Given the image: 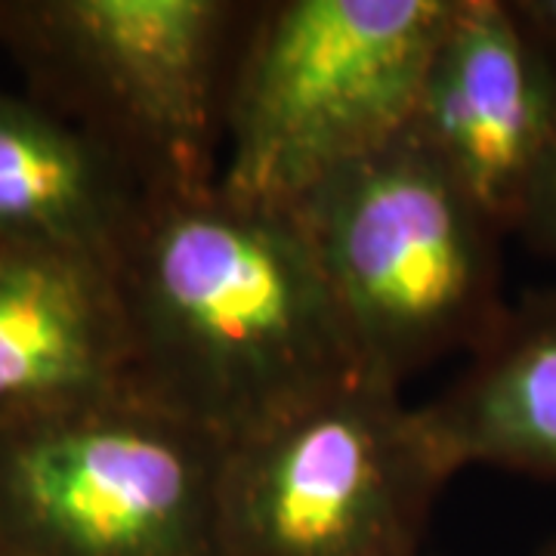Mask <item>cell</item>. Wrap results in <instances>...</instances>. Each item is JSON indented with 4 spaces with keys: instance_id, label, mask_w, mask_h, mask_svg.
<instances>
[{
    "instance_id": "obj_14",
    "label": "cell",
    "mask_w": 556,
    "mask_h": 556,
    "mask_svg": "<svg viewBox=\"0 0 556 556\" xmlns=\"http://www.w3.org/2000/svg\"><path fill=\"white\" fill-rule=\"evenodd\" d=\"M0 556H7V551H3V547H0Z\"/></svg>"
},
{
    "instance_id": "obj_12",
    "label": "cell",
    "mask_w": 556,
    "mask_h": 556,
    "mask_svg": "<svg viewBox=\"0 0 556 556\" xmlns=\"http://www.w3.org/2000/svg\"><path fill=\"white\" fill-rule=\"evenodd\" d=\"M514 10L522 25L532 31V38L556 62V0H514Z\"/></svg>"
},
{
    "instance_id": "obj_5",
    "label": "cell",
    "mask_w": 556,
    "mask_h": 556,
    "mask_svg": "<svg viewBox=\"0 0 556 556\" xmlns=\"http://www.w3.org/2000/svg\"><path fill=\"white\" fill-rule=\"evenodd\" d=\"M455 477L420 408L362 375L226 448L223 556H408Z\"/></svg>"
},
{
    "instance_id": "obj_8",
    "label": "cell",
    "mask_w": 556,
    "mask_h": 556,
    "mask_svg": "<svg viewBox=\"0 0 556 556\" xmlns=\"http://www.w3.org/2000/svg\"><path fill=\"white\" fill-rule=\"evenodd\" d=\"M130 387L115 269L0 244V427Z\"/></svg>"
},
{
    "instance_id": "obj_3",
    "label": "cell",
    "mask_w": 556,
    "mask_h": 556,
    "mask_svg": "<svg viewBox=\"0 0 556 556\" xmlns=\"http://www.w3.org/2000/svg\"><path fill=\"white\" fill-rule=\"evenodd\" d=\"M362 368L402 380L473 353L507 313L501 229L412 139H393L316 182L288 207Z\"/></svg>"
},
{
    "instance_id": "obj_2",
    "label": "cell",
    "mask_w": 556,
    "mask_h": 556,
    "mask_svg": "<svg viewBox=\"0 0 556 556\" xmlns=\"http://www.w3.org/2000/svg\"><path fill=\"white\" fill-rule=\"evenodd\" d=\"M452 13L455 0L251 7L223 102L219 189L288 211L402 137Z\"/></svg>"
},
{
    "instance_id": "obj_6",
    "label": "cell",
    "mask_w": 556,
    "mask_h": 556,
    "mask_svg": "<svg viewBox=\"0 0 556 556\" xmlns=\"http://www.w3.org/2000/svg\"><path fill=\"white\" fill-rule=\"evenodd\" d=\"M248 13L232 0H40L0 16L146 192H182L217 182L226 84Z\"/></svg>"
},
{
    "instance_id": "obj_4",
    "label": "cell",
    "mask_w": 556,
    "mask_h": 556,
    "mask_svg": "<svg viewBox=\"0 0 556 556\" xmlns=\"http://www.w3.org/2000/svg\"><path fill=\"white\" fill-rule=\"evenodd\" d=\"M226 445L134 387L0 427L7 556H223Z\"/></svg>"
},
{
    "instance_id": "obj_11",
    "label": "cell",
    "mask_w": 556,
    "mask_h": 556,
    "mask_svg": "<svg viewBox=\"0 0 556 556\" xmlns=\"http://www.w3.org/2000/svg\"><path fill=\"white\" fill-rule=\"evenodd\" d=\"M514 232L529 241L538 254L556 260V146L526 195Z\"/></svg>"
},
{
    "instance_id": "obj_1",
    "label": "cell",
    "mask_w": 556,
    "mask_h": 556,
    "mask_svg": "<svg viewBox=\"0 0 556 556\" xmlns=\"http://www.w3.org/2000/svg\"><path fill=\"white\" fill-rule=\"evenodd\" d=\"M115 285L130 387L226 448L368 375L298 217L217 182L146 192Z\"/></svg>"
},
{
    "instance_id": "obj_9",
    "label": "cell",
    "mask_w": 556,
    "mask_h": 556,
    "mask_svg": "<svg viewBox=\"0 0 556 556\" xmlns=\"http://www.w3.org/2000/svg\"><path fill=\"white\" fill-rule=\"evenodd\" d=\"M142 199L137 174L78 121L0 90V244L115 269Z\"/></svg>"
},
{
    "instance_id": "obj_7",
    "label": "cell",
    "mask_w": 556,
    "mask_h": 556,
    "mask_svg": "<svg viewBox=\"0 0 556 556\" xmlns=\"http://www.w3.org/2000/svg\"><path fill=\"white\" fill-rule=\"evenodd\" d=\"M405 137L501 232L556 146V62L507 0H455Z\"/></svg>"
},
{
    "instance_id": "obj_13",
    "label": "cell",
    "mask_w": 556,
    "mask_h": 556,
    "mask_svg": "<svg viewBox=\"0 0 556 556\" xmlns=\"http://www.w3.org/2000/svg\"><path fill=\"white\" fill-rule=\"evenodd\" d=\"M538 556H556V541H551V544H547V547H544Z\"/></svg>"
},
{
    "instance_id": "obj_10",
    "label": "cell",
    "mask_w": 556,
    "mask_h": 556,
    "mask_svg": "<svg viewBox=\"0 0 556 556\" xmlns=\"http://www.w3.org/2000/svg\"><path fill=\"white\" fill-rule=\"evenodd\" d=\"M420 417L452 470L556 479V291L507 306L464 375Z\"/></svg>"
},
{
    "instance_id": "obj_15",
    "label": "cell",
    "mask_w": 556,
    "mask_h": 556,
    "mask_svg": "<svg viewBox=\"0 0 556 556\" xmlns=\"http://www.w3.org/2000/svg\"><path fill=\"white\" fill-rule=\"evenodd\" d=\"M408 556H420V554H408Z\"/></svg>"
}]
</instances>
